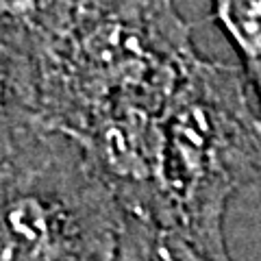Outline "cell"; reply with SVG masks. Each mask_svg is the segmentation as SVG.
<instances>
[{
	"label": "cell",
	"instance_id": "4",
	"mask_svg": "<svg viewBox=\"0 0 261 261\" xmlns=\"http://www.w3.org/2000/svg\"><path fill=\"white\" fill-rule=\"evenodd\" d=\"M81 22V0H0L3 111L35 113L76 42Z\"/></svg>",
	"mask_w": 261,
	"mask_h": 261
},
{
	"label": "cell",
	"instance_id": "2",
	"mask_svg": "<svg viewBox=\"0 0 261 261\" xmlns=\"http://www.w3.org/2000/svg\"><path fill=\"white\" fill-rule=\"evenodd\" d=\"M161 128L157 224L228 259L226 205L261 178V105L244 68L200 55L168 105Z\"/></svg>",
	"mask_w": 261,
	"mask_h": 261
},
{
	"label": "cell",
	"instance_id": "6",
	"mask_svg": "<svg viewBox=\"0 0 261 261\" xmlns=\"http://www.w3.org/2000/svg\"><path fill=\"white\" fill-rule=\"evenodd\" d=\"M211 13L238 50L261 105V0H211Z\"/></svg>",
	"mask_w": 261,
	"mask_h": 261
},
{
	"label": "cell",
	"instance_id": "1",
	"mask_svg": "<svg viewBox=\"0 0 261 261\" xmlns=\"http://www.w3.org/2000/svg\"><path fill=\"white\" fill-rule=\"evenodd\" d=\"M198 57L174 0H113L83 13L31 120L79 140L109 118H161Z\"/></svg>",
	"mask_w": 261,
	"mask_h": 261
},
{
	"label": "cell",
	"instance_id": "7",
	"mask_svg": "<svg viewBox=\"0 0 261 261\" xmlns=\"http://www.w3.org/2000/svg\"><path fill=\"white\" fill-rule=\"evenodd\" d=\"M111 3L113 0H81V5H83V13L98 11V9H102V7H107Z\"/></svg>",
	"mask_w": 261,
	"mask_h": 261
},
{
	"label": "cell",
	"instance_id": "3",
	"mask_svg": "<svg viewBox=\"0 0 261 261\" xmlns=\"http://www.w3.org/2000/svg\"><path fill=\"white\" fill-rule=\"evenodd\" d=\"M0 261H116L126 211L76 140L3 111Z\"/></svg>",
	"mask_w": 261,
	"mask_h": 261
},
{
	"label": "cell",
	"instance_id": "5",
	"mask_svg": "<svg viewBox=\"0 0 261 261\" xmlns=\"http://www.w3.org/2000/svg\"><path fill=\"white\" fill-rule=\"evenodd\" d=\"M116 261H231L214 257L183 233L126 214Z\"/></svg>",
	"mask_w": 261,
	"mask_h": 261
}]
</instances>
